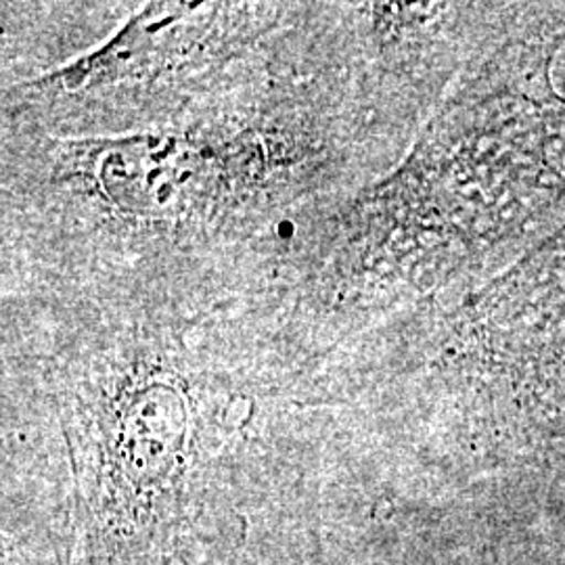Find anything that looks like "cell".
Listing matches in <instances>:
<instances>
[{"label":"cell","instance_id":"cell-5","mask_svg":"<svg viewBox=\"0 0 565 565\" xmlns=\"http://www.w3.org/2000/svg\"><path fill=\"white\" fill-rule=\"evenodd\" d=\"M151 565H193V557L189 553H184L182 546H179V548H177V545L168 546L163 553L156 557V562H151Z\"/></svg>","mask_w":565,"mask_h":565},{"label":"cell","instance_id":"cell-1","mask_svg":"<svg viewBox=\"0 0 565 565\" xmlns=\"http://www.w3.org/2000/svg\"><path fill=\"white\" fill-rule=\"evenodd\" d=\"M345 121L323 78L266 55L141 128L2 130V273L74 282L235 268L340 193Z\"/></svg>","mask_w":565,"mask_h":565},{"label":"cell","instance_id":"cell-4","mask_svg":"<svg viewBox=\"0 0 565 565\" xmlns=\"http://www.w3.org/2000/svg\"><path fill=\"white\" fill-rule=\"evenodd\" d=\"M450 329L497 356H565V228L469 298Z\"/></svg>","mask_w":565,"mask_h":565},{"label":"cell","instance_id":"cell-2","mask_svg":"<svg viewBox=\"0 0 565 565\" xmlns=\"http://www.w3.org/2000/svg\"><path fill=\"white\" fill-rule=\"evenodd\" d=\"M555 46H513L486 63L396 174L324 210L310 266L329 302L352 315L384 287L429 285L564 193Z\"/></svg>","mask_w":565,"mask_h":565},{"label":"cell","instance_id":"cell-3","mask_svg":"<svg viewBox=\"0 0 565 565\" xmlns=\"http://www.w3.org/2000/svg\"><path fill=\"white\" fill-rule=\"evenodd\" d=\"M289 2H151L72 60L2 84V128L124 132L223 88L291 18Z\"/></svg>","mask_w":565,"mask_h":565}]
</instances>
